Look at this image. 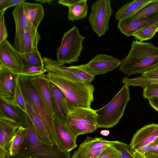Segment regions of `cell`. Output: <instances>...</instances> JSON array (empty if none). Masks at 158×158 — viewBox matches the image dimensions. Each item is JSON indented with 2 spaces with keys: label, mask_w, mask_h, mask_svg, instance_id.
<instances>
[{
  "label": "cell",
  "mask_w": 158,
  "mask_h": 158,
  "mask_svg": "<svg viewBox=\"0 0 158 158\" xmlns=\"http://www.w3.org/2000/svg\"><path fill=\"white\" fill-rule=\"evenodd\" d=\"M152 0H134L125 4L116 12V20L118 21L131 16Z\"/></svg>",
  "instance_id": "24"
},
{
  "label": "cell",
  "mask_w": 158,
  "mask_h": 158,
  "mask_svg": "<svg viewBox=\"0 0 158 158\" xmlns=\"http://www.w3.org/2000/svg\"><path fill=\"white\" fill-rule=\"evenodd\" d=\"M26 15V23H31L37 29L44 15L42 6L39 4L23 2Z\"/></svg>",
  "instance_id": "23"
},
{
  "label": "cell",
  "mask_w": 158,
  "mask_h": 158,
  "mask_svg": "<svg viewBox=\"0 0 158 158\" xmlns=\"http://www.w3.org/2000/svg\"><path fill=\"white\" fill-rule=\"evenodd\" d=\"M158 21V12L132 20L126 19L118 21L117 26L120 32L128 37L137 31Z\"/></svg>",
  "instance_id": "16"
},
{
  "label": "cell",
  "mask_w": 158,
  "mask_h": 158,
  "mask_svg": "<svg viewBox=\"0 0 158 158\" xmlns=\"http://www.w3.org/2000/svg\"><path fill=\"white\" fill-rule=\"evenodd\" d=\"M142 77L148 79L158 80V68H156L141 74Z\"/></svg>",
  "instance_id": "39"
},
{
  "label": "cell",
  "mask_w": 158,
  "mask_h": 158,
  "mask_svg": "<svg viewBox=\"0 0 158 158\" xmlns=\"http://www.w3.org/2000/svg\"><path fill=\"white\" fill-rule=\"evenodd\" d=\"M158 12V0H153L131 16L125 19L132 20Z\"/></svg>",
  "instance_id": "28"
},
{
  "label": "cell",
  "mask_w": 158,
  "mask_h": 158,
  "mask_svg": "<svg viewBox=\"0 0 158 158\" xmlns=\"http://www.w3.org/2000/svg\"><path fill=\"white\" fill-rule=\"evenodd\" d=\"M26 106L27 113L32 122L38 139L46 145L50 147L55 146L48 132L41 119L26 102Z\"/></svg>",
  "instance_id": "21"
},
{
  "label": "cell",
  "mask_w": 158,
  "mask_h": 158,
  "mask_svg": "<svg viewBox=\"0 0 158 158\" xmlns=\"http://www.w3.org/2000/svg\"><path fill=\"white\" fill-rule=\"evenodd\" d=\"M85 38L77 27L74 25L63 35L57 50V60L65 64L77 62L83 48L82 43Z\"/></svg>",
  "instance_id": "6"
},
{
  "label": "cell",
  "mask_w": 158,
  "mask_h": 158,
  "mask_svg": "<svg viewBox=\"0 0 158 158\" xmlns=\"http://www.w3.org/2000/svg\"><path fill=\"white\" fill-rule=\"evenodd\" d=\"M158 137V124L152 123L145 125L133 135L129 145L131 151L153 142Z\"/></svg>",
  "instance_id": "17"
},
{
  "label": "cell",
  "mask_w": 158,
  "mask_h": 158,
  "mask_svg": "<svg viewBox=\"0 0 158 158\" xmlns=\"http://www.w3.org/2000/svg\"><path fill=\"white\" fill-rule=\"evenodd\" d=\"M47 79L56 85L64 96L69 113L79 108H90L94 101V86L86 82L72 80L47 72Z\"/></svg>",
  "instance_id": "2"
},
{
  "label": "cell",
  "mask_w": 158,
  "mask_h": 158,
  "mask_svg": "<svg viewBox=\"0 0 158 158\" xmlns=\"http://www.w3.org/2000/svg\"><path fill=\"white\" fill-rule=\"evenodd\" d=\"M54 123L59 149L62 151L69 152L77 147L76 139L57 117H54Z\"/></svg>",
  "instance_id": "19"
},
{
  "label": "cell",
  "mask_w": 158,
  "mask_h": 158,
  "mask_svg": "<svg viewBox=\"0 0 158 158\" xmlns=\"http://www.w3.org/2000/svg\"><path fill=\"white\" fill-rule=\"evenodd\" d=\"M148 100L151 106L158 112V98H152Z\"/></svg>",
  "instance_id": "42"
},
{
  "label": "cell",
  "mask_w": 158,
  "mask_h": 158,
  "mask_svg": "<svg viewBox=\"0 0 158 158\" xmlns=\"http://www.w3.org/2000/svg\"><path fill=\"white\" fill-rule=\"evenodd\" d=\"M26 138L17 156L20 158L32 156L36 158H71L69 152L61 151L55 146L50 147L42 142L36 134L32 122L25 112Z\"/></svg>",
  "instance_id": "3"
},
{
  "label": "cell",
  "mask_w": 158,
  "mask_h": 158,
  "mask_svg": "<svg viewBox=\"0 0 158 158\" xmlns=\"http://www.w3.org/2000/svg\"><path fill=\"white\" fill-rule=\"evenodd\" d=\"M18 76L11 69L0 63V100L14 106H17L15 93Z\"/></svg>",
  "instance_id": "11"
},
{
  "label": "cell",
  "mask_w": 158,
  "mask_h": 158,
  "mask_svg": "<svg viewBox=\"0 0 158 158\" xmlns=\"http://www.w3.org/2000/svg\"><path fill=\"white\" fill-rule=\"evenodd\" d=\"M113 142L101 137H87L71 158H96Z\"/></svg>",
  "instance_id": "12"
},
{
  "label": "cell",
  "mask_w": 158,
  "mask_h": 158,
  "mask_svg": "<svg viewBox=\"0 0 158 158\" xmlns=\"http://www.w3.org/2000/svg\"><path fill=\"white\" fill-rule=\"evenodd\" d=\"M97 115L90 108H79L69 113L65 125L74 137L91 133L97 128Z\"/></svg>",
  "instance_id": "7"
},
{
  "label": "cell",
  "mask_w": 158,
  "mask_h": 158,
  "mask_svg": "<svg viewBox=\"0 0 158 158\" xmlns=\"http://www.w3.org/2000/svg\"><path fill=\"white\" fill-rule=\"evenodd\" d=\"M154 142L153 146L145 153V158H158V137Z\"/></svg>",
  "instance_id": "38"
},
{
  "label": "cell",
  "mask_w": 158,
  "mask_h": 158,
  "mask_svg": "<svg viewBox=\"0 0 158 158\" xmlns=\"http://www.w3.org/2000/svg\"><path fill=\"white\" fill-rule=\"evenodd\" d=\"M154 144V141L137 148L131 152L136 158H145V153L152 148Z\"/></svg>",
  "instance_id": "37"
},
{
  "label": "cell",
  "mask_w": 158,
  "mask_h": 158,
  "mask_svg": "<svg viewBox=\"0 0 158 158\" xmlns=\"http://www.w3.org/2000/svg\"><path fill=\"white\" fill-rule=\"evenodd\" d=\"M27 134L26 127L24 126H19L10 143L9 154L10 156H15L19 153L26 138Z\"/></svg>",
  "instance_id": "26"
},
{
  "label": "cell",
  "mask_w": 158,
  "mask_h": 158,
  "mask_svg": "<svg viewBox=\"0 0 158 158\" xmlns=\"http://www.w3.org/2000/svg\"><path fill=\"white\" fill-rule=\"evenodd\" d=\"M143 88V96L145 99L158 98V83L149 85Z\"/></svg>",
  "instance_id": "34"
},
{
  "label": "cell",
  "mask_w": 158,
  "mask_h": 158,
  "mask_svg": "<svg viewBox=\"0 0 158 158\" xmlns=\"http://www.w3.org/2000/svg\"><path fill=\"white\" fill-rule=\"evenodd\" d=\"M157 32H158V30L157 31Z\"/></svg>",
  "instance_id": "47"
},
{
  "label": "cell",
  "mask_w": 158,
  "mask_h": 158,
  "mask_svg": "<svg viewBox=\"0 0 158 158\" xmlns=\"http://www.w3.org/2000/svg\"><path fill=\"white\" fill-rule=\"evenodd\" d=\"M130 100L129 86L124 84L107 104L95 110L97 128H110L116 125L123 115Z\"/></svg>",
  "instance_id": "4"
},
{
  "label": "cell",
  "mask_w": 158,
  "mask_h": 158,
  "mask_svg": "<svg viewBox=\"0 0 158 158\" xmlns=\"http://www.w3.org/2000/svg\"><path fill=\"white\" fill-rule=\"evenodd\" d=\"M112 145L119 152L120 158H136L127 144L118 141H114Z\"/></svg>",
  "instance_id": "33"
},
{
  "label": "cell",
  "mask_w": 158,
  "mask_h": 158,
  "mask_svg": "<svg viewBox=\"0 0 158 158\" xmlns=\"http://www.w3.org/2000/svg\"><path fill=\"white\" fill-rule=\"evenodd\" d=\"M158 21L147 27L141 29L134 33L135 39L139 41L143 42L151 39L157 32Z\"/></svg>",
  "instance_id": "29"
},
{
  "label": "cell",
  "mask_w": 158,
  "mask_h": 158,
  "mask_svg": "<svg viewBox=\"0 0 158 158\" xmlns=\"http://www.w3.org/2000/svg\"><path fill=\"white\" fill-rule=\"evenodd\" d=\"M80 1V0H60L58 1V3L63 6L69 7L76 4Z\"/></svg>",
  "instance_id": "40"
},
{
  "label": "cell",
  "mask_w": 158,
  "mask_h": 158,
  "mask_svg": "<svg viewBox=\"0 0 158 158\" xmlns=\"http://www.w3.org/2000/svg\"><path fill=\"white\" fill-rule=\"evenodd\" d=\"M44 68L47 72H52L66 79L89 83L93 81L94 76L77 68L76 66H65L64 63L53 59L43 58Z\"/></svg>",
  "instance_id": "9"
},
{
  "label": "cell",
  "mask_w": 158,
  "mask_h": 158,
  "mask_svg": "<svg viewBox=\"0 0 158 158\" xmlns=\"http://www.w3.org/2000/svg\"><path fill=\"white\" fill-rule=\"evenodd\" d=\"M121 61L106 54H98L88 63L76 66L89 74L95 76L113 71L120 66Z\"/></svg>",
  "instance_id": "10"
},
{
  "label": "cell",
  "mask_w": 158,
  "mask_h": 158,
  "mask_svg": "<svg viewBox=\"0 0 158 158\" xmlns=\"http://www.w3.org/2000/svg\"><path fill=\"white\" fill-rule=\"evenodd\" d=\"M9 0H0V12L5 11L4 9Z\"/></svg>",
  "instance_id": "43"
},
{
  "label": "cell",
  "mask_w": 158,
  "mask_h": 158,
  "mask_svg": "<svg viewBox=\"0 0 158 158\" xmlns=\"http://www.w3.org/2000/svg\"><path fill=\"white\" fill-rule=\"evenodd\" d=\"M49 85L55 111L54 116L56 117L62 123L65 124L69 113L65 98L55 84L49 82Z\"/></svg>",
  "instance_id": "20"
},
{
  "label": "cell",
  "mask_w": 158,
  "mask_h": 158,
  "mask_svg": "<svg viewBox=\"0 0 158 158\" xmlns=\"http://www.w3.org/2000/svg\"><path fill=\"white\" fill-rule=\"evenodd\" d=\"M19 126L0 112V158H9L10 141Z\"/></svg>",
  "instance_id": "14"
},
{
  "label": "cell",
  "mask_w": 158,
  "mask_h": 158,
  "mask_svg": "<svg viewBox=\"0 0 158 158\" xmlns=\"http://www.w3.org/2000/svg\"><path fill=\"white\" fill-rule=\"evenodd\" d=\"M157 68H158V67H157Z\"/></svg>",
  "instance_id": "48"
},
{
  "label": "cell",
  "mask_w": 158,
  "mask_h": 158,
  "mask_svg": "<svg viewBox=\"0 0 158 158\" xmlns=\"http://www.w3.org/2000/svg\"><path fill=\"white\" fill-rule=\"evenodd\" d=\"M34 1L40 2L41 3H48L50 4L53 1V0H35Z\"/></svg>",
  "instance_id": "45"
},
{
  "label": "cell",
  "mask_w": 158,
  "mask_h": 158,
  "mask_svg": "<svg viewBox=\"0 0 158 158\" xmlns=\"http://www.w3.org/2000/svg\"><path fill=\"white\" fill-rule=\"evenodd\" d=\"M19 82L26 102L41 119L48 132L54 146L59 149L54 123V119L48 114L34 88L30 77L19 76Z\"/></svg>",
  "instance_id": "5"
},
{
  "label": "cell",
  "mask_w": 158,
  "mask_h": 158,
  "mask_svg": "<svg viewBox=\"0 0 158 158\" xmlns=\"http://www.w3.org/2000/svg\"><path fill=\"white\" fill-rule=\"evenodd\" d=\"M0 63L18 75L25 64L22 54L7 40L0 44Z\"/></svg>",
  "instance_id": "13"
},
{
  "label": "cell",
  "mask_w": 158,
  "mask_h": 158,
  "mask_svg": "<svg viewBox=\"0 0 158 158\" xmlns=\"http://www.w3.org/2000/svg\"><path fill=\"white\" fill-rule=\"evenodd\" d=\"M96 158H120V154L111 144Z\"/></svg>",
  "instance_id": "35"
},
{
  "label": "cell",
  "mask_w": 158,
  "mask_h": 158,
  "mask_svg": "<svg viewBox=\"0 0 158 158\" xmlns=\"http://www.w3.org/2000/svg\"><path fill=\"white\" fill-rule=\"evenodd\" d=\"M47 72L44 67L25 64L18 75L19 76L33 77L39 76Z\"/></svg>",
  "instance_id": "30"
},
{
  "label": "cell",
  "mask_w": 158,
  "mask_h": 158,
  "mask_svg": "<svg viewBox=\"0 0 158 158\" xmlns=\"http://www.w3.org/2000/svg\"><path fill=\"white\" fill-rule=\"evenodd\" d=\"M19 76L17 79L15 93V99L17 106L27 113L26 102L19 80Z\"/></svg>",
  "instance_id": "32"
},
{
  "label": "cell",
  "mask_w": 158,
  "mask_h": 158,
  "mask_svg": "<svg viewBox=\"0 0 158 158\" xmlns=\"http://www.w3.org/2000/svg\"><path fill=\"white\" fill-rule=\"evenodd\" d=\"M41 37L35 26L31 23H26L23 39V53L33 52L37 48Z\"/></svg>",
  "instance_id": "22"
},
{
  "label": "cell",
  "mask_w": 158,
  "mask_h": 158,
  "mask_svg": "<svg viewBox=\"0 0 158 158\" xmlns=\"http://www.w3.org/2000/svg\"><path fill=\"white\" fill-rule=\"evenodd\" d=\"M31 82L49 116L54 119L53 108L49 83L45 74L30 77Z\"/></svg>",
  "instance_id": "15"
},
{
  "label": "cell",
  "mask_w": 158,
  "mask_h": 158,
  "mask_svg": "<svg viewBox=\"0 0 158 158\" xmlns=\"http://www.w3.org/2000/svg\"><path fill=\"white\" fill-rule=\"evenodd\" d=\"M25 1V0H9L5 7L4 10H6L7 8L11 6L15 7Z\"/></svg>",
  "instance_id": "41"
},
{
  "label": "cell",
  "mask_w": 158,
  "mask_h": 158,
  "mask_svg": "<svg viewBox=\"0 0 158 158\" xmlns=\"http://www.w3.org/2000/svg\"><path fill=\"white\" fill-rule=\"evenodd\" d=\"M110 3L109 0H98L91 6L88 21L99 37L104 35L109 29V22L112 12Z\"/></svg>",
  "instance_id": "8"
},
{
  "label": "cell",
  "mask_w": 158,
  "mask_h": 158,
  "mask_svg": "<svg viewBox=\"0 0 158 158\" xmlns=\"http://www.w3.org/2000/svg\"><path fill=\"white\" fill-rule=\"evenodd\" d=\"M23 158H36L35 157H33L32 156H28V157H24Z\"/></svg>",
  "instance_id": "46"
},
{
  "label": "cell",
  "mask_w": 158,
  "mask_h": 158,
  "mask_svg": "<svg viewBox=\"0 0 158 158\" xmlns=\"http://www.w3.org/2000/svg\"><path fill=\"white\" fill-rule=\"evenodd\" d=\"M110 133V131L109 130H102L100 131V134L104 136H107Z\"/></svg>",
  "instance_id": "44"
},
{
  "label": "cell",
  "mask_w": 158,
  "mask_h": 158,
  "mask_svg": "<svg viewBox=\"0 0 158 158\" xmlns=\"http://www.w3.org/2000/svg\"><path fill=\"white\" fill-rule=\"evenodd\" d=\"M5 11L0 12V44L6 40L8 37L7 30L5 22Z\"/></svg>",
  "instance_id": "36"
},
{
  "label": "cell",
  "mask_w": 158,
  "mask_h": 158,
  "mask_svg": "<svg viewBox=\"0 0 158 158\" xmlns=\"http://www.w3.org/2000/svg\"><path fill=\"white\" fill-rule=\"evenodd\" d=\"M0 112L19 125L25 126V112L18 107L9 105L0 100Z\"/></svg>",
  "instance_id": "25"
},
{
  "label": "cell",
  "mask_w": 158,
  "mask_h": 158,
  "mask_svg": "<svg viewBox=\"0 0 158 158\" xmlns=\"http://www.w3.org/2000/svg\"><path fill=\"white\" fill-rule=\"evenodd\" d=\"M22 54L25 64L44 67L43 58L37 48L32 52Z\"/></svg>",
  "instance_id": "31"
},
{
  "label": "cell",
  "mask_w": 158,
  "mask_h": 158,
  "mask_svg": "<svg viewBox=\"0 0 158 158\" xmlns=\"http://www.w3.org/2000/svg\"><path fill=\"white\" fill-rule=\"evenodd\" d=\"M87 0H80L76 4L69 8L68 19L69 20L74 21L81 20L87 16L88 6Z\"/></svg>",
  "instance_id": "27"
},
{
  "label": "cell",
  "mask_w": 158,
  "mask_h": 158,
  "mask_svg": "<svg viewBox=\"0 0 158 158\" xmlns=\"http://www.w3.org/2000/svg\"><path fill=\"white\" fill-rule=\"evenodd\" d=\"M15 24L13 47L20 53H23V39L27 19L23 2L15 6L13 12Z\"/></svg>",
  "instance_id": "18"
},
{
  "label": "cell",
  "mask_w": 158,
  "mask_h": 158,
  "mask_svg": "<svg viewBox=\"0 0 158 158\" xmlns=\"http://www.w3.org/2000/svg\"><path fill=\"white\" fill-rule=\"evenodd\" d=\"M119 70L127 76L141 74L158 67V47L152 43L133 40Z\"/></svg>",
  "instance_id": "1"
}]
</instances>
